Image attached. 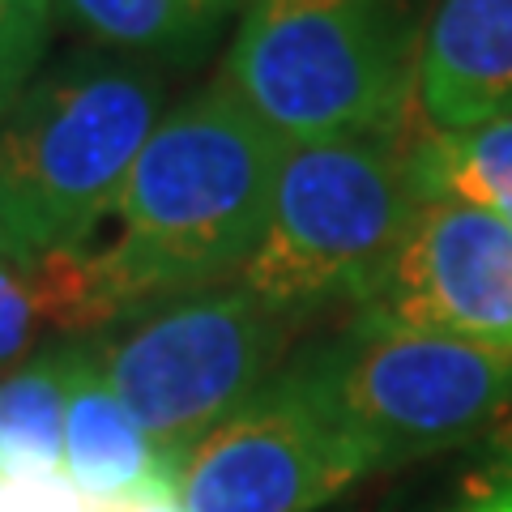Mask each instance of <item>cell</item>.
Listing matches in <instances>:
<instances>
[{
  "label": "cell",
  "mask_w": 512,
  "mask_h": 512,
  "mask_svg": "<svg viewBox=\"0 0 512 512\" xmlns=\"http://www.w3.org/2000/svg\"><path fill=\"white\" fill-rule=\"evenodd\" d=\"M52 0H0V120L35 82L52 43Z\"/></svg>",
  "instance_id": "cell-15"
},
{
  "label": "cell",
  "mask_w": 512,
  "mask_h": 512,
  "mask_svg": "<svg viewBox=\"0 0 512 512\" xmlns=\"http://www.w3.org/2000/svg\"><path fill=\"white\" fill-rule=\"evenodd\" d=\"M103 512H184L180 495H175V483H163V487H146L128 500H111L103 504Z\"/></svg>",
  "instance_id": "cell-18"
},
{
  "label": "cell",
  "mask_w": 512,
  "mask_h": 512,
  "mask_svg": "<svg viewBox=\"0 0 512 512\" xmlns=\"http://www.w3.org/2000/svg\"><path fill=\"white\" fill-rule=\"evenodd\" d=\"M0 512H103V504L77 491L64 470L0 474Z\"/></svg>",
  "instance_id": "cell-17"
},
{
  "label": "cell",
  "mask_w": 512,
  "mask_h": 512,
  "mask_svg": "<svg viewBox=\"0 0 512 512\" xmlns=\"http://www.w3.org/2000/svg\"><path fill=\"white\" fill-rule=\"evenodd\" d=\"M77 30L99 39L107 52L150 64H192L227 22L222 0H52Z\"/></svg>",
  "instance_id": "cell-13"
},
{
  "label": "cell",
  "mask_w": 512,
  "mask_h": 512,
  "mask_svg": "<svg viewBox=\"0 0 512 512\" xmlns=\"http://www.w3.org/2000/svg\"><path fill=\"white\" fill-rule=\"evenodd\" d=\"M222 5H227V9H231V13H235V9H239V5H248V0H222Z\"/></svg>",
  "instance_id": "cell-19"
},
{
  "label": "cell",
  "mask_w": 512,
  "mask_h": 512,
  "mask_svg": "<svg viewBox=\"0 0 512 512\" xmlns=\"http://www.w3.org/2000/svg\"><path fill=\"white\" fill-rule=\"evenodd\" d=\"M316 350L376 470L483 440L512 410V355L483 342L350 312Z\"/></svg>",
  "instance_id": "cell-6"
},
{
  "label": "cell",
  "mask_w": 512,
  "mask_h": 512,
  "mask_svg": "<svg viewBox=\"0 0 512 512\" xmlns=\"http://www.w3.org/2000/svg\"><path fill=\"white\" fill-rule=\"evenodd\" d=\"M453 512H512V410L478 440V461Z\"/></svg>",
  "instance_id": "cell-16"
},
{
  "label": "cell",
  "mask_w": 512,
  "mask_h": 512,
  "mask_svg": "<svg viewBox=\"0 0 512 512\" xmlns=\"http://www.w3.org/2000/svg\"><path fill=\"white\" fill-rule=\"evenodd\" d=\"M286 141L214 77L154 124L90 244L124 320L205 286L235 282L269 222Z\"/></svg>",
  "instance_id": "cell-1"
},
{
  "label": "cell",
  "mask_w": 512,
  "mask_h": 512,
  "mask_svg": "<svg viewBox=\"0 0 512 512\" xmlns=\"http://www.w3.org/2000/svg\"><path fill=\"white\" fill-rule=\"evenodd\" d=\"M180 461L158 448L146 427L124 410V402L107 389L99 367L82 372L73 384L69 414H64V474L69 483L99 504L128 500V495L175 483Z\"/></svg>",
  "instance_id": "cell-11"
},
{
  "label": "cell",
  "mask_w": 512,
  "mask_h": 512,
  "mask_svg": "<svg viewBox=\"0 0 512 512\" xmlns=\"http://www.w3.org/2000/svg\"><path fill=\"white\" fill-rule=\"evenodd\" d=\"M158 120L163 69L150 60L103 47L39 69L0 120V252L90 248Z\"/></svg>",
  "instance_id": "cell-2"
},
{
  "label": "cell",
  "mask_w": 512,
  "mask_h": 512,
  "mask_svg": "<svg viewBox=\"0 0 512 512\" xmlns=\"http://www.w3.org/2000/svg\"><path fill=\"white\" fill-rule=\"evenodd\" d=\"M414 163L427 197L470 201L512 227V111L453 133L423 128L414 137Z\"/></svg>",
  "instance_id": "cell-14"
},
{
  "label": "cell",
  "mask_w": 512,
  "mask_h": 512,
  "mask_svg": "<svg viewBox=\"0 0 512 512\" xmlns=\"http://www.w3.org/2000/svg\"><path fill=\"white\" fill-rule=\"evenodd\" d=\"M414 107L431 133L512 111V0H436L423 18Z\"/></svg>",
  "instance_id": "cell-9"
},
{
  "label": "cell",
  "mask_w": 512,
  "mask_h": 512,
  "mask_svg": "<svg viewBox=\"0 0 512 512\" xmlns=\"http://www.w3.org/2000/svg\"><path fill=\"white\" fill-rule=\"evenodd\" d=\"M414 137L402 124L286 141L265 235L239 282L299 329L338 308L359 312L427 201Z\"/></svg>",
  "instance_id": "cell-3"
},
{
  "label": "cell",
  "mask_w": 512,
  "mask_h": 512,
  "mask_svg": "<svg viewBox=\"0 0 512 512\" xmlns=\"http://www.w3.org/2000/svg\"><path fill=\"white\" fill-rule=\"evenodd\" d=\"M90 367V342H56L0 376V474L64 470V414Z\"/></svg>",
  "instance_id": "cell-12"
},
{
  "label": "cell",
  "mask_w": 512,
  "mask_h": 512,
  "mask_svg": "<svg viewBox=\"0 0 512 512\" xmlns=\"http://www.w3.org/2000/svg\"><path fill=\"white\" fill-rule=\"evenodd\" d=\"M120 320L90 248L9 261L0 252V376L56 338H99Z\"/></svg>",
  "instance_id": "cell-10"
},
{
  "label": "cell",
  "mask_w": 512,
  "mask_h": 512,
  "mask_svg": "<svg viewBox=\"0 0 512 512\" xmlns=\"http://www.w3.org/2000/svg\"><path fill=\"white\" fill-rule=\"evenodd\" d=\"M363 474L376 461L308 346L188 448L175 495L184 512H316Z\"/></svg>",
  "instance_id": "cell-7"
},
{
  "label": "cell",
  "mask_w": 512,
  "mask_h": 512,
  "mask_svg": "<svg viewBox=\"0 0 512 512\" xmlns=\"http://www.w3.org/2000/svg\"><path fill=\"white\" fill-rule=\"evenodd\" d=\"M299 325L244 282L154 303L90 342V359L124 410L171 461L244 406L291 359Z\"/></svg>",
  "instance_id": "cell-5"
},
{
  "label": "cell",
  "mask_w": 512,
  "mask_h": 512,
  "mask_svg": "<svg viewBox=\"0 0 512 512\" xmlns=\"http://www.w3.org/2000/svg\"><path fill=\"white\" fill-rule=\"evenodd\" d=\"M359 312L512 355V227L470 201L427 197Z\"/></svg>",
  "instance_id": "cell-8"
},
{
  "label": "cell",
  "mask_w": 512,
  "mask_h": 512,
  "mask_svg": "<svg viewBox=\"0 0 512 512\" xmlns=\"http://www.w3.org/2000/svg\"><path fill=\"white\" fill-rule=\"evenodd\" d=\"M419 43L410 0H248L218 77L282 141L380 133L410 116Z\"/></svg>",
  "instance_id": "cell-4"
}]
</instances>
